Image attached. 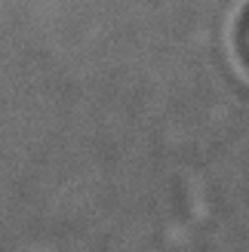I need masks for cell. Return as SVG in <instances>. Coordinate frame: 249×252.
Instances as JSON below:
<instances>
[{
	"label": "cell",
	"mask_w": 249,
	"mask_h": 252,
	"mask_svg": "<svg viewBox=\"0 0 249 252\" xmlns=\"http://www.w3.org/2000/svg\"><path fill=\"white\" fill-rule=\"evenodd\" d=\"M240 53L246 59V65H249V12H246L243 22H240Z\"/></svg>",
	"instance_id": "1"
}]
</instances>
